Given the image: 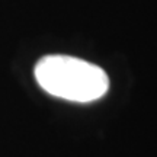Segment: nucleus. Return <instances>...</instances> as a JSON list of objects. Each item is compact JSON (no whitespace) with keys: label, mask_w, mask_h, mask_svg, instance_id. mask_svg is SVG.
I'll list each match as a JSON object with an SVG mask.
<instances>
[{"label":"nucleus","mask_w":157,"mask_h":157,"mask_svg":"<svg viewBox=\"0 0 157 157\" xmlns=\"http://www.w3.org/2000/svg\"><path fill=\"white\" fill-rule=\"evenodd\" d=\"M35 78L52 96L71 102H92L106 93L109 78L92 63L70 56H47L35 66Z\"/></svg>","instance_id":"1"}]
</instances>
